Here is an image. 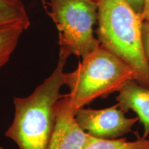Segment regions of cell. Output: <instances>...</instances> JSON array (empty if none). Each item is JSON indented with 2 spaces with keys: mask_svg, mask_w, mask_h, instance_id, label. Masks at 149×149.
I'll return each instance as SVG.
<instances>
[{
  "mask_svg": "<svg viewBox=\"0 0 149 149\" xmlns=\"http://www.w3.org/2000/svg\"><path fill=\"white\" fill-rule=\"evenodd\" d=\"M68 57L59 53L55 69L26 97L14 99L15 117L6 132L19 149H48L55 122L56 104L62 97L64 68Z\"/></svg>",
  "mask_w": 149,
  "mask_h": 149,
  "instance_id": "1",
  "label": "cell"
},
{
  "mask_svg": "<svg viewBox=\"0 0 149 149\" xmlns=\"http://www.w3.org/2000/svg\"><path fill=\"white\" fill-rule=\"evenodd\" d=\"M142 16L125 0H101L97 29L100 46L133 70L134 80L149 89V65L141 40Z\"/></svg>",
  "mask_w": 149,
  "mask_h": 149,
  "instance_id": "2",
  "label": "cell"
},
{
  "mask_svg": "<svg viewBox=\"0 0 149 149\" xmlns=\"http://www.w3.org/2000/svg\"><path fill=\"white\" fill-rule=\"evenodd\" d=\"M77 68L64 72L66 94L74 111L98 98H107L119 92L129 80H134L133 70L113 54L100 46L82 57Z\"/></svg>",
  "mask_w": 149,
  "mask_h": 149,
  "instance_id": "3",
  "label": "cell"
},
{
  "mask_svg": "<svg viewBox=\"0 0 149 149\" xmlns=\"http://www.w3.org/2000/svg\"><path fill=\"white\" fill-rule=\"evenodd\" d=\"M46 11L58 30L59 53L84 57L100 46L93 35L98 4L92 0H50Z\"/></svg>",
  "mask_w": 149,
  "mask_h": 149,
  "instance_id": "4",
  "label": "cell"
},
{
  "mask_svg": "<svg viewBox=\"0 0 149 149\" xmlns=\"http://www.w3.org/2000/svg\"><path fill=\"white\" fill-rule=\"evenodd\" d=\"M75 119L80 127L92 137L100 139H117L133 133V126L137 117L128 118L117 104L102 109H80Z\"/></svg>",
  "mask_w": 149,
  "mask_h": 149,
  "instance_id": "5",
  "label": "cell"
},
{
  "mask_svg": "<svg viewBox=\"0 0 149 149\" xmlns=\"http://www.w3.org/2000/svg\"><path fill=\"white\" fill-rule=\"evenodd\" d=\"M66 95L56 104L55 122L48 149H84L90 135L80 127Z\"/></svg>",
  "mask_w": 149,
  "mask_h": 149,
  "instance_id": "6",
  "label": "cell"
},
{
  "mask_svg": "<svg viewBox=\"0 0 149 149\" xmlns=\"http://www.w3.org/2000/svg\"><path fill=\"white\" fill-rule=\"evenodd\" d=\"M116 100L123 111L135 112L139 122L144 126V138L149 135V89L132 79L123 86Z\"/></svg>",
  "mask_w": 149,
  "mask_h": 149,
  "instance_id": "7",
  "label": "cell"
},
{
  "mask_svg": "<svg viewBox=\"0 0 149 149\" xmlns=\"http://www.w3.org/2000/svg\"><path fill=\"white\" fill-rule=\"evenodd\" d=\"M30 25L27 10L21 0H0V29L18 26L26 31Z\"/></svg>",
  "mask_w": 149,
  "mask_h": 149,
  "instance_id": "8",
  "label": "cell"
},
{
  "mask_svg": "<svg viewBox=\"0 0 149 149\" xmlns=\"http://www.w3.org/2000/svg\"><path fill=\"white\" fill-rule=\"evenodd\" d=\"M84 149H149V139L141 137L129 141L126 138L106 139L90 135Z\"/></svg>",
  "mask_w": 149,
  "mask_h": 149,
  "instance_id": "9",
  "label": "cell"
},
{
  "mask_svg": "<svg viewBox=\"0 0 149 149\" xmlns=\"http://www.w3.org/2000/svg\"><path fill=\"white\" fill-rule=\"evenodd\" d=\"M24 31L18 26L0 29V68L9 61Z\"/></svg>",
  "mask_w": 149,
  "mask_h": 149,
  "instance_id": "10",
  "label": "cell"
},
{
  "mask_svg": "<svg viewBox=\"0 0 149 149\" xmlns=\"http://www.w3.org/2000/svg\"><path fill=\"white\" fill-rule=\"evenodd\" d=\"M141 40L145 56L149 65V19L143 21L141 29Z\"/></svg>",
  "mask_w": 149,
  "mask_h": 149,
  "instance_id": "11",
  "label": "cell"
},
{
  "mask_svg": "<svg viewBox=\"0 0 149 149\" xmlns=\"http://www.w3.org/2000/svg\"><path fill=\"white\" fill-rule=\"evenodd\" d=\"M125 1L137 13L143 17L146 0H125Z\"/></svg>",
  "mask_w": 149,
  "mask_h": 149,
  "instance_id": "12",
  "label": "cell"
},
{
  "mask_svg": "<svg viewBox=\"0 0 149 149\" xmlns=\"http://www.w3.org/2000/svg\"><path fill=\"white\" fill-rule=\"evenodd\" d=\"M143 19L144 20L149 19V0L146 1V6H145V10L143 14Z\"/></svg>",
  "mask_w": 149,
  "mask_h": 149,
  "instance_id": "13",
  "label": "cell"
},
{
  "mask_svg": "<svg viewBox=\"0 0 149 149\" xmlns=\"http://www.w3.org/2000/svg\"><path fill=\"white\" fill-rule=\"evenodd\" d=\"M92 1H95V3H97L98 4L100 2V1H101V0H92Z\"/></svg>",
  "mask_w": 149,
  "mask_h": 149,
  "instance_id": "14",
  "label": "cell"
}]
</instances>
